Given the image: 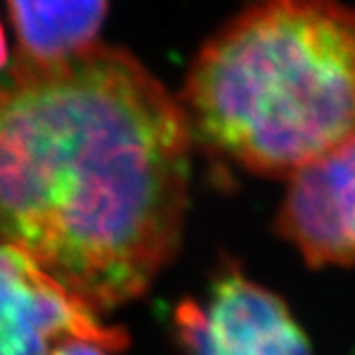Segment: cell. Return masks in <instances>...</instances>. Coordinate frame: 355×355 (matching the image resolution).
<instances>
[{"label":"cell","instance_id":"cell-5","mask_svg":"<svg viewBox=\"0 0 355 355\" xmlns=\"http://www.w3.org/2000/svg\"><path fill=\"white\" fill-rule=\"evenodd\" d=\"M288 178L277 231L310 266H355V135Z\"/></svg>","mask_w":355,"mask_h":355},{"label":"cell","instance_id":"cell-3","mask_svg":"<svg viewBox=\"0 0 355 355\" xmlns=\"http://www.w3.org/2000/svg\"><path fill=\"white\" fill-rule=\"evenodd\" d=\"M174 330L182 355H312L282 298L235 266L178 306Z\"/></svg>","mask_w":355,"mask_h":355},{"label":"cell","instance_id":"cell-7","mask_svg":"<svg viewBox=\"0 0 355 355\" xmlns=\"http://www.w3.org/2000/svg\"><path fill=\"white\" fill-rule=\"evenodd\" d=\"M111 352L107 347H103L99 343L85 342V340H73V342H65L58 347H53L46 355H109Z\"/></svg>","mask_w":355,"mask_h":355},{"label":"cell","instance_id":"cell-1","mask_svg":"<svg viewBox=\"0 0 355 355\" xmlns=\"http://www.w3.org/2000/svg\"><path fill=\"white\" fill-rule=\"evenodd\" d=\"M190 123L135 55L91 46L0 76V249L99 314L148 291L182 239Z\"/></svg>","mask_w":355,"mask_h":355},{"label":"cell","instance_id":"cell-8","mask_svg":"<svg viewBox=\"0 0 355 355\" xmlns=\"http://www.w3.org/2000/svg\"><path fill=\"white\" fill-rule=\"evenodd\" d=\"M8 62V46H6V34H4V28L0 22V71L4 69V65Z\"/></svg>","mask_w":355,"mask_h":355},{"label":"cell","instance_id":"cell-6","mask_svg":"<svg viewBox=\"0 0 355 355\" xmlns=\"http://www.w3.org/2000/svg\"><path fill=\"white\" fill-rule=\"evenodd\" d=\"M20 60L50 64L95 46L109 0H6Z\"/></svg>","mask_w":355,"mask_h":355},{"label":"cell","instance_id":"cell-4","mask_svg":"<svg viewBox=\"0 0 355 355\" xmlns=\"http://www.w3.org/2000/svg\"><path fill=\"white\" fill-rule=\"evenodd\" d=\"M73 340L99 343L111 354L128 336L101 320L64 282L14 249H0V355H46Z\"/></svg>","mask_w":355,"mask_h":355},{"label":"cell","instance_id":"cell-2","mask_svg":"<svg viewBox=\"0 0 355 355\" xmlns=\"http://www.w3.org/2000/svg\"><path fill=\"white\" fill-rule=\"evenodd\" d=\"M180 105L209 150L292 176L355 135V10L263 0L200 50Z\"/></svg>","mask_w":355,"mask_h":355}]
</instances>
